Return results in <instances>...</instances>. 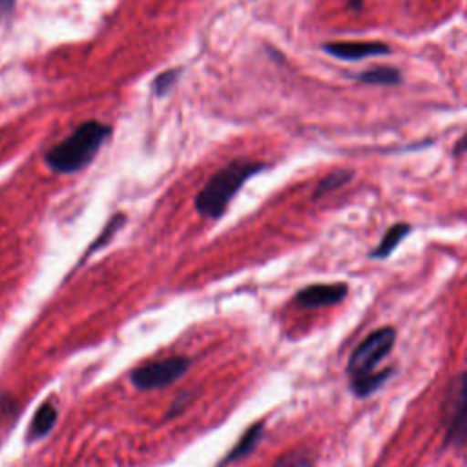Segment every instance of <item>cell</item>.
Masks as SVG:
<instances>
[{
  "mask_svg": "<svg viewBox=\"0 0 467 467\" xmlns=\"http://www.w3.org/2000/svg\"><path fill=\"white\" fill-rule=\"evenodd\" d=\"M396 328L387 325L372 330L350 354L347 363V376L350 390L356 398L372 396L392 374V368L374 370L394 348Z\"/></svg>",
  "mask_w": 467,
  "mask_h": 467,
  "instance_id": "cell-1",
  "label": "cell"
},
{
  "mask_svg": "<svg viewBox=\"0 0 467 467\" xmlns=\"http://www.w3.org/2000/svg\"><path fill=\"white\" fill-rule=\"evenodd\" d=\"M109 126L99 120L80 124L69 137L46 153V164L57 173H75L88 166L104 140L109 137Z\"/></svg>",
  "mask_w": 467,
  "mask_h": 467,
  "instance_id": "cell-2",
  "label": "cell"
},
{
  "mask_svg": "<svg viewBox=\"0 0 467 467\" xmlns=\"http://www.w3.org/2000/svg\"><path fill=\"white\" fill-rule=\"evenodd\" d=\"M265 162L254 161H234L215 171L204 188L195 197V210L202 217L217 219L224 213L232 197L241 190V186L255 173L265 170Z\"/></svg>",
  "mask_w": 467,
  "mask_h": 467,
  "instance_id": "cell-3",
  "label": "cell"
},
{
  "mask_svg": "<svg viewBox=\"0 0 467 467\" xmlns=\"http://www.w3.org/2000/svg\"><path fill=\"white\" fill-rule=\"evenodd\" d=\"M443 447L467 445V370L460 372L451 383L443 405Z\"/></svg>",
  "mask_w": 467,
  "mask_h": 467,
  "instance_id": "cell-4",
  "label": "cell"
},
{
  "mask_svg": "<svg viewBox=\"0 0 467 467\" xmlns=\"http://www.w3.org/2000/svg\"><path fill=\"white\" fill-rule=\"evenodd\" d=\"M192 359L186 356H171L157 361H148L131 370L130 379L140 390L162 389L177 381L190 368Z\"/></svg>",
  "mask_w": 467,
  "mask_h": 467,
  "instance_id": "cell-5",
  "label": "cell"
},
{
  "mask_svg": "<svg viewBox=\"0 0 467 467\" xmlns=\"http://www.w3.org/2000/svg\"><path fill=\"white\" fill-rule=\"evenodd\" d=\"M348 296V285L339 283H314L301 288L294 296V303L303 308H321L341 303Z\"/></svg>",
  "mask_w": 467,
  "mask_h": 467,
  "instance_id": "cell-6",
  "label": "cell"
},
{
  "mask_svg": "<svg viewBox=\"0 0 467 467\" xmlns=\"http://www.w3.org/2000/svg\"><path fill=\"white\" fill-rule=\"evenodd\" d=\"M323 49L339 58V60H361L374 55H387L390 53V47L385 42L376 40H337V42H327Z\"/></svg>",
  "mask_w": 467,
  "mask_h": 467,
  "instance_id": "cell-7",
  "label": "cell"
},
{
  "mask_svg": "<svg viewBox=\"0 0 467 467\" xmlns=\"http://www.w3.org/2000/svg\"><path fill=\"white\" fill-rule=\"evenodd\" d=\"M410 230H412V226L407 224V223H394V224L383 234V237H381V241L378 243V246L370 250L368 257H370V259H387V257L400 246V243L403 241V237L410 234Z\"/></svg>",
  "mask_w": 467,
  "mask_h": 467,
  "instance_id": "cell-8",
  "label": "cell"
},
{
  "mask_svg": "<svg viewBox=\"0 0 467 467\" xmlns=\"http://www.w3.org/2000/svg\"><path fill=\"white\" fill-rule=\"evenodd\" d=\"M57 416H58L57 405H55L51 400L44 401V403L36 409V412H35V416H33V420H31V423H29L27 438H29V440L44 438V436L55 427Z\"/></svg>",
  "mask_w": 467,
  "mask_h": 467,
  "instance_id": "cell-9",
  "label": "cell"
},
{
  "mask_svg": "<svg viewBox=\"0 0 467 467\" xmlns=\"http://www.w3.org/2000/svg\"><path fill=\"white\" fill-rule=\"evenodd\" d=\"M263 429H265V423L263 421H257L254 425H250L244 434L237 440V443L234 445V449L223 458L221 463H230V462H237L244 456H248L259 443V440L263 438Z\"/></svg>",
  "mask_w": 467,
  "mask_h": 467,
  "instance_id": "cell-10",
  "label": "cell"
},
{
  "mask_svg": "<svg viewBox=\"0 0 467 467\" xmlns=\"http://www.w3.org/2000/svg\"><path fill=\"white\" fill-rule=\"evenodd\" d=\"M354 78L374 86H394L401 82V73L390 66H376L354 75Z\"/></svg>",
  "mask_w": 467,
  "mask_h": 467,
  "instance_id": "cell-11",
  "label": "cell"
},
{
  "mask_svg": "<svg viewBox=\"0 0 467 467\" xmlns=\"http://www.w3.org/2000/svg\"><path fill=\"white\" fill-rule=\"evenodd\" d=\"M272 467H314V460L306 449L297 447L281 454Z\"/></svg>",
  "mask_w": 467,
  "mask_h": 467,
  "instance_id": "cell-12",
  "label": "cell"
},
{
  "mask_svg": "<svg viewBox=\"0 0 467 467\" xmlns=\"http://www.w3.org/2000/svg\"><path fill=\"white\" fill-rule=\"evenodd\" d=\"M350 179H352V171H348V170H336V171L328 173L327 177H323V179L319 181V184H317V188H316V192H314V199H317V197H321V195H325V193H328V192H334V190L341 188V186L347 184Z\"/></svg>",
  "mask_w": 467,
  "mask_h": 467,
  "instance_id": "cell-13",
  "label": "cell"
},
{
  "mask_svg": "<svg viewBox=\"0 0 467 467\" xmlns=\"http://www.w3.org/2000/svg\"><path fill=\"white\" fill-rule=\"evenodd\" d=\"M177 78H179V69H168V71L159 73L153 80V93L162 97L177 82Z\"/></svg>",
  "mask_w": 467,
  "mask_h": 467,
  "instance_id": "cell-14",
  "label": "cell"
},
{
  "mask_svg": "<svg viewBox=\"0 0 467 467\" xmlns=\"http://www.w3.org/2000/svg\"><path fill=\"white\" fill-rule=\"evenodd\" d=\"M467 151V137H462L458 142H456V148H454V155H462Z\"/></svg>",
  "mask_w": 467,
  "mask_h": 467,
  "instance_id": "cell-15",
  "label": "cell"
},
{
  "mask_svg": "<svg viewBox=\"0 0 467 467\" xmlns=\"http://www.w3.org/2000/svg\"><path fill=\"white\" fill-rule=\"evenodd\" d=\"M347 2H348V7H350L352 11H358V9H361V5H363L365 0H347Z\"/></svg>",
  "mask_w": 467,
  "mask_h": 467,
  "instance_id": "cell-16",
  "label": "cell"
},
{
  "mask_svg": "<svg viewBox=\"0 0 467 467\" xmlns=\"http://www.w3.org/2000/svg\"><path fill=\"white\" fill-rule=\"evenodd\" d=\"M15 0H0V11H9Z\"/></svg>",
  "mask_w": 467,
  "mask_h": 467,
  "instance_id": "cell-17",
  "label": "cell"
}]
</instances>
